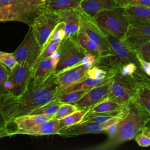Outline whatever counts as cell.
Here are the masks:
<instances>
[{"label":"cell","mask_w":150,"mask_h":150,"mask_svg":"<svg viewBox=\"0 0 150 150\" xmlns=\"http://www.w3.org/2000/svg\"><path fill=\"white\" fill-rule=\"evenodd\" d=\"M77 110L78 109L74 104L62 103L53 116L52 118L59 120Z\"/></svg>","instance_id":"4dcf8cb0"},{"label":"cell","mask_w":150,"mask_h":150,"mask_svg":"<svg viewBox=\"0 0 150 150\" xmlns=\"http://www.w3.org/2000/svg\"><path fill=\"white\" fill-rule=\"evenodd\" d=\"M57 62L58 56L56 53L48 58L37 60L32 68L28 84L37 86L42 83L54 72Z\"/></svg>","instance_id":"9a60e30c"},{"label":"cell","mask_w":150,"mask_h":150,"mask_svg":"<svg viewBox=\"0 0 150 150\" xmlns=\"http://www.w3.org/2000/svg\"><path fill=\"white\" fill-rule=\"evenodd\" d=\"M141 132L137 134L135 139L139 146L147 147L150 145V129L148 127L144 126L141 131Z\"/></svg>","instance_id":"d6a6232c"},{"label":"cell","mask_w":150,"mask_h":150,"mask_svg":"<svg viewBox=\"0 0 150 150\" xmlns=\"http://www.w3.org/2000/svg\"><path fill=\"white\" fill-rule=\"evenodd\" d=\"M112 81V79L105 84L89 89L74 105L78 110H88L98 103L105 100Z\"/></svg>","instance_id":"2e32d148"},{"label":"cell","mask_w":150,"mask_h":150,"mask_svg":"<svg viewBox=\"0 0 150 150\" xmlns=\"http://www.w3.org/2000/svg\"><path fill=\"white\" fill-rule=\"evenodd\" d=\"M83 0H49L47 9L59 11L67 9H74L79 6Z\"/></svg>","instance_id":"484cf974"},{"label":"cell","mask_w":150,"mask_h":150,"mask_svg":"<svg viewBox=\"0 0 150 150\" xmlns=\"http://www.w3.org/2000/svg\"><path fill=\"white\" fill-rule=\"evenodd\" d=\"M132 100L139 107L150 112V84L145 83L140 86Z\"/></svg>","instance_id":"cb8c5ba5"},{"label":"cell","mask_w":150,"mask_h":150,"mask_svg":"<svg viewBox=\"0 0 150 150\" xmlns=\"http://www.w3.org/2000/svg\"><path fill=\"white\" fill-rule=\"evenodd\" d=\"M58 22L57 13L49 9L41 13L34 19L30 27L35 38L42 47L45 45Z\"/></svg>","instance_id":"30bf717a"},{"label":"cell","mask_w":150,"mask_h":150,"mask_svg":"<svg viewBox=\"0 0 150 150\" xmlns=\"http://www.w3.org/2000/svg\"><path fill=\"white\" fill-rule=\"evenodd\" d=\"M32 71V67L27 63H17L15 66L9 70L5 84V95L17 96L23 94L28 88Z\"/></svg>","instance_id":"9c48e42d"},{"label":"cell","mask_w":150,"mask_h":150,"mask_svg":"<svg viewBox=\"0 0 150 150\" xmlns=\"http://www.w3.org/2000/svg\"><path fill=\"white\" fill-rule=\"evenodd\" d=\"M88 110H77L69 115L59 120V124L60 128L80 122L84 115L87 113Z\"/></svg>","instance_id":"f1b7e54d"},{"label":"cell","mask_w":150,"mask_h":150,"mask_svg":"<svg viewBox=\"0 0 150 150\" xmlns=\"http://www.w3.org/2000/svg\"><path fill=\"white\" fill-rule=\"evenodd\" d=\"M107 36L110 45V54L98 58L94 65L104 68L113 74L118 69L129 63L139 66L136 53L127 47L120 39L109 35Z\"/></svg>","instance_id":"277c9868"},{"label":"cell","mask_w":150,"mask_h":150,"mask_svg":"<svg viewBox=\"0 0 150 150\" xmlns=\"http://www.w3.org/2000/svg\"><path fill=\"white\" fill-rule=\"evenodd\" d=\"M87 52L77 43L74 37L63 39L56 52L58 62L54 70L56 74L81 64L83 57Z\"/></svg>","instance_id":"52a82bcc"},{"label":"cell","mask_w":150,"mask_h":150,"mask_svg":"<svg viewBox=\"0 0 150 150\" xmlns=\"http://www.w3.org/2000/svg\"><path fill=\"white\" fill-rule=\"evenodd\" d=\"M60 127L59 120L51 118L40 124H39L23 132V134L33 136H42L57 134Z\"/></svg>","instance_id":"ffe728a7"},{"label":"cell","mask_w":150,"mask_h":150,"mask_svg":"<svg viewBox=\"0 0 150 150\" xmlns=\"http://www.w3.org/2000/svg\"><path fill=\"white\" fill-rule=\"evenodd\" d=\"M59 15V22L64 23V37H74L78 32L80 22L79 17L74 9H67L56 11Z\"/></svg>","instance_id":"ac0fdd59"},{"label":"cell","mask_w":150,"mask_h":150,"mask_svg":"<svg viewBox=\"0 0 150 150\" xmlns=\"http://www.w3.org/2000/svg\"><path fill=\"white\" fill-rule=\"evenodd\" d=\"M126 105H122L115 101L105 99L90 108L87 111V113H98L115 111L122 109Z\"/></svg>","instance_id":"d4e9b609"},{"label":"cell","mask_w":150,"mask_h":150,"mask_svg":"<svg viewBox=\"0 0 150 150\" xmlns=\"http://www.w3.org/2000/svg\"><path fill=\"white\" fill-rule=\"evenodd\" d=\"M112 79V77H108L104 79H94L89 77H87L84 80L73 84L62 91H61L58 94L61 93H64L67 92H69L71 91L77 90H81V89H90L91 88L98 86L100 85L105 84ZM57 94V95H58Z\"/></svg>","instance_id":"603a6c76"},{"label":"cell","mask_w":150,"mask_h":150,"mask_svg":"<svg viewBox=\"0 0 150 150\" xmlns=\"http://www.w3.org/2000/svg\"><path fill=\"white\" fill-rule=\"evenodd\" d=\"M74 10L80 19V28L90 39L100 46L102 56L109 54L110 50L107 36L98 25L94 18L81 10L79 6L74 8Z\"/></svg>","instance_id":"ba28073f"},{"label":"cell","mask_w":150,"mask_h":150,"mask_svg":"<svg viewBox=\"0 0 150 150\" xmlns=\"http://www.w3.org/2000/svg\"><path fill=\"white\" fill-rule=\"evenodd\" d=\"M128 111L123 120L118 122L115 135L100 145L97 149H109L130 141L150 120V112L138 105L132 99L127 103Z\"/></svg>","instance_id":"7a4b0ae2"},{"label":"cell","mask_w":150,"mask_h":150,"mask_svg":"<svg viewBox=\"0 0 150 150\" xmlns=\"http://www.w3.org/2000/svg\"><path fill=\"white\" fill-rule=\"evenodd\" d=\"M62 104V103L56 101V100H53L35 109L29 115L42 114L52 118Z\"/></svg>","instance_id":"83f0119b"},{"label":"cell","mask_w":150,"mask_h":150,"mask_svg":"<svg viewBox=\"0 0 150 150\" xmlns=\"http://www.w3.org/2000/svg\"><path fill=\"white\" fill-rule=\"evenodd\" d=\"M116 7L126 8L134 6H145L150 7V0H115Z\"/></svg>","instance_id":"836d02e7"},{"label":"cell","mask_w":150,"mask_h":150,"mask_svg":"<svg viewBox=\"0 0 150 150\" xmlns=\"http://www.w3.org/2000/svg\"><path fill=\"white\" fill-rule=\"evenodd\" d=\"M89 89H81L69 92L61 93L56 96L54 100L61 103H69L74 104L80 99Z\"/></svg>","instance_id":"4316f807"},{"label":"cell","mask_w":150,"mask_h":150,"mask_svg":"<svg viewBox=\"0 0 150 150\" xmlns=\"http://www.w3.org/2000/svg\"><path fill=\"white\" fill-rule=\"evenodd\" d=\"M41 50L42 46L35 38L32 28L29 26V30L22 42L13 53L18 63H27L33 68Z\"/></svg>","instance_id":"8fae6325"},{"label":"cell","mask_w":150,"mask_h":150,"mask_svg":"<svg viewBox=\"0 0 150 150\" xmlns=\"http://www.w3.org/2000/svg\"><path fill=\"white\" fill-rule=\"evenodd\" d=\"M92 66L87 63L81 64L56 74L57 94L64 88L86 79L87 70Z\"/></svg>","instance_id":"4fadbf2b"},{"label":"cell","mask_w":150,"mask_h":150,"mask_svg":"<svg viewBox=\"0 0 150 150\" xmlns=\"http://www.w3.org/2000/svg\"><path fill=\"white\" fill-rule=\"evenodd\" d=\"M120 39L127 47L137 53L142 45L150 42V25L129 26L124 36Z\"/></svg>","instance_id":"5bb4252c"},{"label":"cell","mask_w":150,"mask_h":150,"mask_svg":"<svg viewBox=\"0 0 150 150\" xmlns=\"http://www.w3.org/2000/svg\"><path fill=\"white\" fill-rule=\"evenodd\" d=\"M9 70L0 63V101L6 94L5 84L8 79Z\"/></svg>","instance_id":"d590c367"},{"label":"cell","mask_w":150,"mask_h":150,"mask_svg":"<svg viewBox=\"0 0 150 150\" xmlns=\"http://www.w3.org/2000/svg\"><path fill=\"white\" fill-rule=\"evenodd\" d=\"M137 56L142 59L150 61V42H148L142 45L137 52Z\"/></svg>","instance_id":"8d00e7d4"},{"label":"cell","mask_w":150,"mask_h":150,"mask_svg":"<svg viewBox=\"0 0 150 150\" xmlns=\"http://www.w3.org/2000/svg\"><path fill=\"white\" fill-rule=\"evenodd\" d=\"M137 57H138L139 66H140L141 70L148 76H149V75H150V64H149V62L145 61V60L142 59L141 58L139 57L138 56H137Z\"/></svg>","instance_id":"74e56055"},{"label":"cell","mask_w":150,"mask_h":150,"mask_svg":"<svg viewBox=\"0 0 150 150\" xmlns=\"http://www.w3.org/2000/svg\"><path fill=\"white\" fill-rule=\"evenodd\" d=\"M145 83H149V77L122 76L115 72L106 99L127 105L134 97L138 88Z\"/></svg>","instance_id":"5b68a950"},{"label":"cell","mask_w":150,"mask_h":150,"mask_svg":"<svg viewBox=\"0 0 150 150\" xmlns=\"http://www.w3.org/2000/svg\"><path fill=\"white\" fill-rule=\"evenodd\" d=\"M127 111L128 107L127 105H126V106L124 108L118 111L107 112L87 113L83 117L81 121L101 123L114 117H120L124 119L127 113Z\"/></svg>","instance_id":"44dd1931"},{"label":"cell","mask_w":150,"mask_h":150,"mask_svg":"<svg viewBox=\"0 0 150 150\" xmlns=\"http://www.w3.org/2000/svg\"><path fill=\"white\" fill-rule=\"evenodd\" d=\"M122 120V118L120 117H114L101 123L81 121L60 128L57 134L63 137H70L86 134L104 132L105 129L110 125L118 122Z\"/></svg>","instance_id":"7c38bea8"},{"label":"cell","mask_w":150,"mask_h":150,"mask_svg":"<svg viewBox=\"0 0 150 150\" xmlns=\"http://www.w3.org/2000/svg\"><path fill=\"white\" fill-rule=\"evenodd\" d=\"M74 38L87 53H91L96 55L98 58L102 56L103 53L100 46L90 39L80 28Z\"/></svg>","instance_id":"7402d4cb"},{"label":"cell","mask_w":150,"mask_h":150,"mask_svg":"<svg viewBox=\"0 0 150 150\" xmlns=\"http://www.w3.org/2000/svg\"><path fill=\"white\" fill-rule=\"evenodd\" d=\"M45 0H0V22L16 21L28 25L48 10Z\"/></svg>","instance_id":"3957f363"},{"label":"cell","mask_w":150,"mask_h":150,"mask_svg":"<svg viewBox=\"0 0 150 150\" xmlns=\"http://www.w3.org/2000/svg\"><path fill=\"white\" fill-rule=\"evenodd\" d=\"M79 7L91 16L102 11L112 9L116 8L115 0H83Z\"/></svg>","instance_id":"d6986e66"},{"label":"cell","mask_w":150,"mask_h":150,"mask_svg":"<svg viewBox=\"0 0 150 150\" xmlns=\"http://www.w3.org/2000/svg\"><path fill=\"white\" fill-rule=\"evenodd\" d=\"M122 9L129 26L150 25V7L134 6Z\"/></svg>","instance_id":"e0dca14e"},{"label":"cell","mask_w":150,"mask_h":150,"mask_svg":"<svg viewBox=\"0 0 150 150\" xmlns=\"http://www.w3.org/2000/svg\"><path fill=\"white\" fill-rule=\"evenodd\" d=\"M0 63L9 70L12 69L17 64L13 53H7L0 50Z\"/></svg>","instance_id":"e575fe53"},{"label":"cell","mask_w":150,"mask_h":150,"mask_svg":"<svg viewBox=\"0 0 150 150\" xmlns=\"http://www.w3.org/2000/svg\"><path fill=\"white\" fill-rule=\"evenodd\" d=\"M57 94L56 74L53 72L40 84H28L19 96L6 94L0 101V114L7 123L16 117L29 115L35 109L54 100Z\"/></svg>","instance_id":"6da1fadb"},{"label":"cell","mask_w":150,"mask_h":150,"mask_svg":"<svg viewBox=\"0 0 150 150\" xmlns=\"http://www.w3.org/2000/svg\"><path fill=\"white\" fill-rule=\"evenodd\" d=\"M61 43V42H60ZM60 43L47 42L42 47L38 60L45 59L55 54L59 47Z\"/></svg>","instance_id":"1f68e13d"},{"label":"cell","mask_w":150,"mask_h":150,"mask_svg":"<svg viewBox=\"0 0 150 150\" xmlns=\"http://www.w3.org/2000/svg\"><path fill=\"white\" fill-rule=\"evenodd\" d=\"M87 74V77L94 79H104L114 76L112 73L107 70L95 65H93L88 69Z\"/></svg>","instance_id":"f546056e"},{"label":"cell","mask_w":150,"mask_h":150,"mask_svg":"<svg viewBox=\"0 0 150 150\" xmlns=\"http://www.w3.org/2000/svg\"><path fill=\"white\" fill-rule=\"evenodd\" d=\"M93 18L105 34L118 39H122L124 36L129 26L122 8L116 7L100 11Z\"/></svg>","instance_id":"8992f818"},{"label":"cell","mask_w":150,"mask_h":150,"mask_svg":"<svg viewBox=\"0 0 150 150\" xmlns=\"http://www.w3.org/2000/svg\"><path fill=\"white\" fill-rule=\"evenodd\" d=\"M7 128H6V123L4 121L1 115L0 116V138L7 137Z\"/></svg>","instance_id":"f35d334b"}]
</instances>
